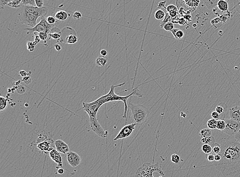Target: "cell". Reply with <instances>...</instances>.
<instances>
[{"label":"cell","mask_w":240,"mask_h":177,"mask_svg":"<svg viewBox=\"0 0 240 177\" xmlns=\"http://www.w3.org/2000/svg\"><path fill=\"white\" fill-rule=\"evenodd\" d=\"M222 159L215 164L218 171L224 176L235 174L240 170V143L226 141L221 144Z\"/></svg>","instance_id":"6da1fadb"},{"label":"cell","mask_w":240,"mask_h":177,"mask_svg":"<svg viewBox=\"0 0 240 177\" xmlns=\"http://www.w3.org/2000/svg\"><path fill=\"white\" fill-rule=\"evenodd\" d=\"M28 147L38 155H44L49 153L54 149L55 141L50 132L43 130L33 133Z\"/></svg>","instance_id":"7a4b0ae2"},{"label":"cell","mask_w":240,"mask_h":177,"mask_svg":"<svg viewBox=\"0 0 240 177\" xmlns=\"http://www.w3.org/2000/svg\"><path fill=\"white\" fill-rule=\"evenodd\" d=\"M46 8H38L37 7L23 5L18 12V18L22 24H25L32 28L35 27L38 18L45 17L48 13Z\"/></svg>","instance_id":"3957f363"},{"label":"cell","mask_w":240,"mask_h":177,"mask_svg":"<svg viewBox=\"0 0 240 177\" xmlns=\"http://www.w3.org/2000/svg\"><path fill=\"white\" fill-rule=\"evenodd\" d=\"M124 84H125V83H123V84H118V85H112L111 88H110V90L108 94L104 95V96H101L99 98L98 100H100V101L101 102L103 105L106 103L112 102V101H123L124 105V114H123V117L127 119L128 111V104H127V101H128V99L130 97L133 96V95H136V96L141 97L143 96V94L141 93L139 90L136 88H135L133 90L131 94H130L129 95H127V96H121L116 94V93H115V89L116 87L123 86Z\"/></svg>","instance_id":"277c9868"},{"label":"cell","mask_w":240,"mask_h":177,"mask_svg":"<svg viewBox=\"0 0 240 177\" xmlns=\"http://www.w3.org/2000/svg\"><path fill=\"white\" fill-rule=\"evenodd\" d=\"M129 107L132 111L131 118L133 123L141 125L146 121L150 113V110L142 104L130 103Z\"/></svg>","instance_id":"5b68a950"},{"label":"cell","mask_w":240,"mask_h":177,"mask_svg":"<svg viewBox=\"0 0 240 177\" xmlns=\"http://www.w3.org/2000/svg\"><path fill=\"white\" fill-rule=\"evenodd\" d=\"M155 172H158L160 175L164 177V173L162 171L160 164L158 163L152 164L146 162L138 169L135 177H154Z\"/></svg>","instance_id":"8992f818"},{"label":"cell","mask_w":240,"mask_h":177,"mask_svg":"<svg viewBox=\"0 0 240 177\" xmlns=\"http://www.w3.org/2000/svg\"><path fill=\"white\" fill-rule=\"evenodd\" d=\"M55 27V25H50L47 21V19L45 17H41V20L39 23L35 27L31 28H25L24 30L27 31V34L37 32H45V33L50 34L51 30Z\"/></svg>","instance_id":"52a82bcc"},{"label":"cell","mask_w":240,"mask_h":177,"mask_svg":"<svg viewBox=\"0 0 240 177\" xmlns=\"http://www.w3.org/2000/svg\"><path fill=\"white\" fill-rule=\"evenodd\" d=\"M103 104L98 99L91 103H83V110L86 112L90 119H96L98 112Z\"/></svg>","instance_id":"ba28073f"},{"label":"cell","mask_w":240,"mask_h":177,"mask_svg":"<svg viewBox=\"0 0 240 177\" xmlns=\"http://www.w3.org/2000/svg\"><path fill=\"white\" fill-rule=\"evenodd\" d=\"M200 0H177L178 8L183 7L190 12L195 11L199 6Z\"/></svg>","instance_id":"9c48e42d"},{"label":"cell","mask_w":240,"mask_h":177,"mask_svg":"<svg viewBox=\"0 0 240 177\" xmlns=\"http://www.w3.org/2000/svg\"><path fill=\"white\" fill-rule=\"evenodd\" d=\"M226 122V128L223 132L230 136H234L240 129V123L232 119H224Z\"/></svg>","instance_id":"30bf717a"},{"label":"cell","mask_w":240,"mask_h":177,"mask_svg":"<svg viewBox=\"0 0 240 177\" xmlns=\"http://www.w3.org/2000/svg\"><path fill=\"white\" fill-rule=\"evenodd\" d=\"M90 126L92 131L95 133V134L100 136L101 138H106L108 137L109 135L108 131H105L103 127L101 126L100 124L99 121L97 119H90Z\"/></svg>","instance_id":"8fae6325"},{"label":"cell","mask_w":240,"mask_h":177,"mask_svg":"<svg viewBox=\"0 0 240 177\" xmlns=\"http://www.w3.org/2000/svg\"><path fill=\"white\" fill-rule=\"evenodd\" d=\"M136 125L137 124L136 123H132L131 124L124 126V127L121 129L116 137L114 139V140H118L129 137L132 134L134 129H135Z\"/></svg>","instance_id":"7c38bea8"},{"label":"cell","mask_w":240,"mask_h":177,"mask_svg":"<svg viewBox=\"0 0 240 177\" xmlns=\"http://www.w3.org/2000/svg\"><path fill=\"white\" fill-rule=\"evenodd\" d=\"M67 159L68 163L72 167H76L81 162V156L77 153L72 151H70L67 154Z\"/></svg>","instance_id":"4fadbf2b"},{"label":"cell","mask_w":240,"mask_h":177,"mask_svg":"<svg viewBox=\"0 0 240 177\" xmlns=\"http://www.w3.org/2000/svg\"><path fill=\"white\" fill-rule=\"evenodd\" d=\"M63 30L67 34L66 28H64ZM78 41V37L76 35V32L72 28L71 30L67 34L66 37H65V38L62 40V43H65L68 44H74L77 43Z\"/></svg>","instance_id":"5bb4252c"},{"label":"cell","mask_w":240,"mask_h":177,"mask_svg":"<svg viewBox=\"0 0 240 177\" xmlns=\"http://www.w3.org/2000/svg\"><path fill=\"white\" fill-rule=\"evenodd\" d=\"M49 156L51 159L58 164V167H56V168L63 167V158L61 155L60 152L57 151L56 149H54L51 151H50V152H49Z\"/></svg>","instance_id":"9a60e30c"},{"label":"cell","mask_w":240,"mask_h":177,"mask_svg":"<svg viewBox=\"0 0 240 177\" xmlns=\"http://www.w3.org/2000/svg\"><path fill=\"white\" fill-rule=\"evenodd\" d=\"M55 146L56 150L61 154H67L70 152L69 147L68 144L61 139L55 141Z\"/></svg>","instance_id":"2e32d148"},{"label":"cell","mask_w":240,"mask_h":177,"mask_svg":"<svg viewBox=\"0 0 240 177\" xmlns=\"http://www.w3.org/2000/svg\"><path fill=\"white\" fill-rule=\"evenodd\" d=\"M231 119L240 123V106H235L229 109Z\"/></svg>","instance_id":"e0dca14e"},{"label":"cell","mask_w":240,"mask_h":177,"mask_svg":"<svg viewBox=\"0 0 240 177\" xmlns=\"http://www.w3.org/2000/svg\"><path fill=\"white\" fill-rule=\"evenodd\" d=\"M49 37L50 39L52 38L58 42L61 43V37H62L61 30H60L58 27H55L54 28H53L52 29L51 33L49 34Z\"/></svg>","instance_id":"ac0fdd59"},{"label":"cell","mask_w":240,"mask_h":177,"mask_svg":"<svg viewBox=\"0 0 240 177\" xmlns=\"http://www.w3.org/2000/svg\"><path fill=\"white\" fill-rule=\"evenodd\" d=\"M35 35V41L33 42L31 41H28L27 43V48H28V50L30 52H32L35 50V46L38 44L40 41H41V40L40 39V37L38 36V34H37L36 32L34 33Z\"/></svg>","instance_id":"d6986e66"},{"label":"cell","mask_w":240,"mask_h":177,"mask_svg":"<svg viewBox=\"0 0 240 177\" xmlns=\"http://www.w3.org/2000/svg\"><path fill=\"white\" fill-rule=\"evenodd\" d=\"M70 15L66 11L64 10H60L56 12L55 18L56 20L60 21H65L68 19V17Z\"/></svg>","instance_id":"ffe728a7"},{"label":"cell","mask_w":240,"mask_h":177,"mask_svg":"<svg viewBox=\"0 0 240 177\" xmlns=\"http://www.w3.org/2000/svg\"><path fill=\"white\" fill-rule=\"evenodd\" d=\"M219 9L222 12L226 11L228 10V3L226 0H219L217 4Z\"/></svg>","instance_id":"44dd1931"},{"label":"cell","mask_w":240,"mask_h":177,"mask_svg":"<svg viewBox=\"0 0 240 177\" xmlns=\"http://www.w3.org/2000/svg\"><path fill=\"white\" fill-rule=\"evenodd\" d=\"M171 32L172 33L173 35H174V38L176 39H178V40H181L184 36V32L182 30L178 29V28H174L172 31Z\"/></svg>","instance_id":"7402d4cb"},{"label":"cell","mask_w":240,"mask_h":177,"mask_svg":"<svg viewBox=\"0 0 240 177\" xmlns=\"http://www.w3.org/2000/svg\"><path fill=\"white\" fill-rule=\"evenodd\" d=\"M228 109V106L225 103H219L215 108V111L220 114H225L226 111Z\"/></svg>","instance_id":"603a6c76"},{"label":"cell","mask_w":240,"mask_h":177,"mask_svg":"<svg viewBox=\"0 0 240 177\" xmlns=\"http://www.w3.org/2000/svg\"><path fill=\"white\" fill-rule=\"evenodd\" d=\"M219 0H203L206 7L209 9H212L217 6Z\"/></svg>","instance_id":"cb8c5ba5"},{"label":"cell","mask_w":240,"mask_h":177,"mask_svg":"<svg viewBox=\"0 0 240 177\" xmlns=\"http://www.w3.org/2000/svg\"><path fill=\"white\" fill-rule=\"evenodd\" d=\"M108 61V58L107 56H100L96 60V65L98 66L103 67L106 65Z\"/></svg>","instance_id":"d4e9b609"},{"label":"cell","mask_w":240,"mask_h":177,"mask_svg":"<svg viewBox=\"0 0 240 177\" xmlns=\"http://www.w3.org/2000/svg\"><path fill=\"white\" fill-rule=\"evenodd\" d=\"M22 6V0H12L8 4V6L13 8H20Z\"/></svg>","instance_id":"484cf974"},{"label":"cell","mask_w":240,"mask_h":177,"mask_svg":"<svg viewBox=\"0 0 240 177\" xmlns=\"http://www.w3.org/2000/svg\"><path fill=\"white\" fill-rule=\"evenodd\" d=\"M201 143L204 144H207L212 146L215 143V139L213 136H211L207 137L202 138L201 140Z\"/></svg>","instance_id":"4316f807"},{"label":"cell","mask_w":240,"mask_h":177,"mask_svg":"<svg viewBox=\"0 0 240 177\" xmlns=\"http://www.w3.org/2000/svg\"><path fill=\"white\" fill-rule=\"evenodd\" d=\"M38 35L41 41L43 42V43L45 44V45L47 46L46 44L47 43L50 39L49 34L48 33H45V32H41V33H38Z\"/></svg>","instance_id":"83f0119b"},{"label":"cell","mask_w":240,"mask_h":177,"mask_svg":"<svg viewBox=\"0 0 240 177\" xmlns=\"http://www.w3.org/2000/svg\"><path fill=\"white\" fill-rule=\"evenodd\" d=\"M226 122L224 119H219L217 120V129L219 131H223L226 128Z\"/></svg>","instance_id":"f1b7e54d"},{"label":"cell","mask_w":240,"mask_h":177,"mask_svg":"<svg viewBox=\"0 0 240 177\" xmlns=\"http://www.w3.org/2000/svg\"><path fill=\"white\" fill-rule=\"evenodd\" d=\"M207 127H209V129H212V130L217 129V120L213 119V118L209 119V121H207Z\"/></svg>","instance_id":"f546056e"},{"label":"cell","mask_w":240,"mask_h":177,"mask_svg":"<svg viewBox=\"0 0 240 177\" xmlns=\"http://www.w3.org/2000/svg\"><path fill=\"white\" fill-rule=\"evenodd\" d=\"M166 14L164 11L161 9H158L155 13V18L157 20H163L166 17Z\"/></svg>","instance_id":"4dcf8cb0"},{"label":"cell","mask_w":240,"mask_h":177,"mask_svg":"<svg viewBox=\"0 0 240 177\" xmlns=\"http://www.w3.org/2000/svg\"><path fill=\"white\" fill-rule=\"evenodd\" d=\"M199 135L202 138L212 136V131L210 129H203L199 132Z\"/></svg>","instance_id":"1f68e13d"},{"label":"cell","mask_w":240,"mask_h":177,"mask_svg":"<svg viewBox=\"0 0 240 177\" xmlns=\"http://www.w3.org/2000/svg\"><path fill=\"white\" fill-rule=\"evenodd\" d=\"M212 146V152L213 154H217L220 153L222 149L221 145L217 143H215Z\"/></svg>","instance_id":"d6a6232c"},{"label":"cell","mask_w":240,"mask_h":177,"mask_svg":"<svg viewBox=\"0 0 240 177\" xmlns=\"http://www.w3.org/2000/svg\"><path fill=\"white\" fill-rule=\"evenodd\" d=\"M202 151L205 154H210L212 152V146L209 144H204L202 146Z\"/></svg>","instance_id":"836d02e7"},{"label":"cell","mask_w":240,"mask_h":177,"mask_svg":"<svg viewBox=\"0 0 240 177\" xmlns=\"http://www.w3.org/2000/svg\"><path fill=\"white\" fill-rule=\"evenodd\" d=\"M7 105V100L3 96L0 97V110L3 111L6 108Z\"/></svg>","instance_id":"e575fe53"},{"label":"cell","mask_w":240,"mask_h":177,"mask_svg":"<svg viewBox=\"0 0 240 177\" xmlns=\"http://www.w3.org/2000/svg\"><path fill=\"white\" fill-rule=\"evenodd\" d=\"M164 30L167 32H171L174 28V24L172 22H169L166 24L163 27Z\"/></svg>","instance_id":"d590c367"},{"label":"cell","mask_w":240,"mask_h":177,"mask_svg":"<svg viewBox=\"0 0 240 177\" xmlns=\"http://www.w3.org/2000/svg\"><path fill=\"white\" fill-rule=\"evenodd\" d=\"M22 5L37 7L35 0H22Z\"/></svg>","instance_id":"8d00e7d4"},{"label":"cell","mask_w":240,"mask_h":177,"mask_svg":"<svg viewBox=\"0 0 240 177\" xmlns=\"http://www.w3.org/2000/svg\"><path fill=\"white\" fill-rule=\"evenodd\" d=\"M234 9L240 15V0H234Z\"/></svg>","instance_id":"74e56055"},{"label":"cell","mask_w":240,"mask_h":177,"mask_svg":"<svg viewBox=\"0 0 240 177\" xmlns=\"http://www.w3.org/2000/svg\"><path fill=\"white\" fill-rule=\"evenodd\" d=\"M180 158L179 157V155H178L177 154H173L171 156V161L174 163L177 164L180 162Z\"/></svg>","instance_id":"f35d334b"},{"label":"cell","mask_w":240,"mask_h":177,"mask_svg":"<svg viewBox=\"0 0 240 177\" xmlns=\"http://www.w3.org/2000/svg\"><path fill=\"white\" fill-rule=\"evenodd\" d=\"M12 0H0L1 8L2 9H4L6 8V7L8 6V4Z\"/></svg>","instance_id":"ab89813d"},{"label":"cell","mask_w":240,"mask_h":177,"mask_svg":"<svg viewBox=\"0 0 240 177\" xmlns=\"http://www.w3.org/2000/svg\"><path fill=\"white\" fill-rule=\"evenodd\" d=\"M221 115L219 114L217 112L215 111H212V112L211 113H210V115L212 116V117L213 119H215V120H218L219 119H221Z\"/></svg>","instance_id":"60d3db41"},{"label":"cell","mask_w":240,"mask_h":177,"mask_svg":"<svg viewBox=\"0 0 240 177\" xmlns=\"http://www.w3.org/2000/svg\"><path fill=\"white\" fill-rule=\"evenodd\" d=\"M47 21L50 25H55L56 23V19L55 18L52 16H49L46 18Z\"/></svg>","instance_id":"b9f144b4"},{"label":"cell","mask_w":240,"mask_h":177,"mask_svg":"<svg viewBox=\"0 0 240 177\" xmlns=\"http://www.w3.org/2000/svg\"><path fill=\"white\" fill-rule=\"evenodd\" d=\"M166 10L167 11V12H169L172 11V10H177V11H178V8L177 6H176L175 5L171 4V5H169V6L166 7Z\"/></svg>","instance_id":"7bdbcfd3"},{"label":"cell","mask_w":240,"mask_h":177,"mask_svg":"<svg viewBox=\"0 0 240 177\" xmlns=\"http://www.w3.org/2000/svg\"><path fill=\"white\" fill-rule=\"evenodd\" d=\"M35 2L36 4V6L38 8H44V0H35Z\"/></svg>","instance_id":"ee69618b"},{"label":"cell","mask_w":240,"mask_h":177,"mask_svg":"<svg viewBox=\"0 0 240 177\" xmlns=\"http://www.w3.org/2000/svg\"><path fill=\"white\" fill-rule=\"evenodd\" d=\"M206 158L209 162H213L215 161V155L212 153L206 154Z\"/></svg>","instance_id":"f6af8a7d"},{"label":"cell","mask_w":240,"mask_h":177,"mask_svg":"<svg viewBox=\"0 0 240 177\" xmlns=\"http://www.w3.org/2000/svg\"><path fill=\"white\" fill-rule=\"evenodd\" d=\"M73 17L75 20H80L82 17V15L80 11L75 12L73 14Z\"/></svg>","instance_id":"bcb514c9"},{"label":"cell","mask_w":240,"mask_h":177,"mask_svg":"<svg viewBox=\"0 0 240 177\" xmlns=\"http://www.w3.org/2000/svg\"><path fill=\"white\" fill-rule=\"evenodd\" d=\"M178 11L177 10H172L171 11L169 12V15H170L172 18H175L178 15Z\"/></svg>","instance_id":"7dc6e473"},{"label":"cell","mask_w":240,"mask_h":177,"mask_svg":"<svg viewBox=\"0 0 240 177\" xmlns=\"http://www.w3.org/2000/svg\"><path fill=\"white\" fill-rule=\"evenodd\" d=\"M222 159V155L221 153L215 155V162H219Z\"/></svg>","instance_id":"c3c4849f"},{"label":"cell","mask_w":240,"mask_h":177,"mask_svg":"<svg viewBox=\"0 0 240 177\" xmlns=\"http://www.w3.org/2000/svg\"><path fill=\"white\" fill-rule=\"evenodd\" d=\"M186 19L182 17L181 18H179L178 24H179L180 26H183V25H186Z\"/></svg>","instance_id":"681fc988"},{"label":"cell","mask_w":240,"mask_h":177,"mask_svg":"<svg viewBox=\"0 0 240 177\" xmlns=\"http://www.w3.org/2000/svg\"><path fill=\"white\" fill-rule=\"evenodd\" d=\"M235 140L240 143V129H239V131L238 132L237 134L235 135Z\"/></svg>","instance_id":"f907efd6"},{"label":"cell","mask_w":240,"mask_h":177,"mask_svg":"<svg viewBox=\"0 0 240 177\" xmlns=\"http://www.w3.org/2000/svg\"><path fill=\"white\" fill-rule=\"evenodd\" d=\"M166 1H162V2H160L158 5V8H161V7H163L164 8H166L165 7V5H166Z\"/></svg>","instance_id":"816d5d0a"},{"label":"cell","mask_w":240,"mask_h":177,"mask_svg":"<svg viewBox=\"0 0 240 177\" xmlns=\"http://www.w3.org/2000/svg\"><path fill=\"white\" fill-rule=\"evenodd\" d=\"M100 55H101V56H107V55H108V51L106 50H104V49L101 50L100 51Z\"/></svg>","instance_id":"f5cc1de1"},{"label":"cell","mask_w":240,"mask_h":177,"mask_svg":"<svg viewBox=\"0 0 240 177\" xmlns=\"http://www.w3.org/2000/svg\"><path fill=\"white\" fill-rule=\"evenodd\" d=\"M54 47L56 51H60L61 50V46L58 44H56V45H55Z\"/></svg>","instance_id":"db71d44e"},{"label":"cell","mask_w":240,"mask_h":177,"mask_svg":"<svg viewBox=\"0 0 240 177\" xmlns=\"http://www.w3.org/2000/svg\"><path fill=\"white\" fill-rule=\"evenodd\" d=\"M58 174H60V175H63V174L64 173V172H65V171H64V169L61 167L60 169H58Z\"/></svg>","instance_id":"11a10c76"},{"label":"cell","mask_w":240,"mask_h":177,"mask_svg":"<svg viewBox=\"0 0 240 177\" xmlns=\"http://www.w3.org/2000/svg\"><path fill=\"white\" fill-rule=\"evenodd\" d=\"M20 74L23 77H26V76H27V75L26 72L24 71H21L20 72Z\"/></svg>","instance_id":"9f6ffc18"},{"label":"cell","mask_w":240,"mask_h":177,"mask_svg":"<svg viewBox=\"0 0 240 177\" xmlns=\"http://www.w3.org/2000/svg\"><path fill=\"white\" fill-rule=\"evenodd\" d=\"M226 1H228V2L229 1V0H226Z\"/></svg>","instance_id":"6f0895ef"}]
</instances>
